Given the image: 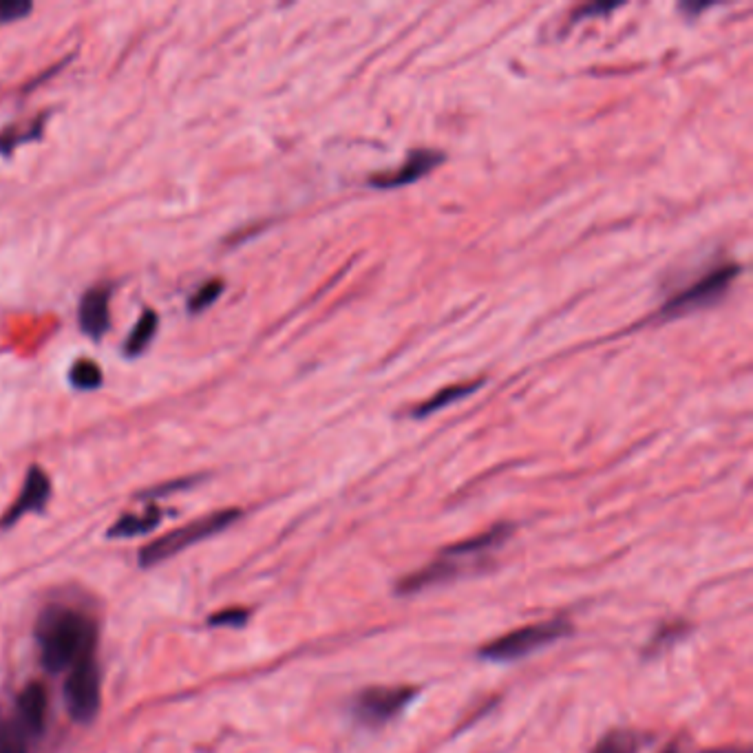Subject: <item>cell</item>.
<instances>
[{
	"instance_id": "7a4b0ae2",
	"label": "cell",
	"mask_w": 753,
	"mask_h": 753,
	"mask_svg": "<svg viewBox=\"0 0 753 753\" xmlns=\"http://www.w3.org/2000/svg\"><path fill=\"white\" fill-rule=\"evenodd\" d=\"M239 515V508H226V511L210 513L206 517L193 519V522L182 528L171 530V533H166L162 539H155V542L146 544L140 550V566L151 568L162 564V561L175 557L177 553H182V550L204 542V539L221 533V530H226L230 524L237 522Z\"/></svg>"
},
{
	"instance_id": "44dd1931",
	"label": "cell",
	"mask_w": 753,
	"mask_h": 753,
	"mask_svg": "<svg viewBox=\"0 0 753 753\" xmlns=\"http://www.w3.org/2000/svg\"><path fill=\"white\" fill-rule=\"evenodd\" d=\"M0 23H5V18H3V3H0Z\"/></svg>"
},
{
	"instance_id": "6da1fadb",
	"label": "cell",
	"mask_w": 753,
	"mask_h": 753,
	"mask_svg": "<svg viewBox=\"0 0 753 753\" xmlns=\"http://www.w3.org/2000/svg\"><path fill=\"white\" fill-rule=\"evenodd\" d=\"M40 661L49 672H65L89 659L95 650L98 628L89 614L73 608H51L36 625Z\"/></svg>"
},
{
	"instance_id": "52a82bcc",
	"label": "cell",
	"mask_w": 753,
	"mask_h": 753,
	"mask_svg": "<svg viewBox=\"0 0 753 753\" xmlns=\"http://www.w3.org/2000/svg\"><path fill=\"white\" fill-rule=\"evenodd\" d=\"M49 497H51L49 475L42 471L40 466H31L25 477L23 491H20V495L16 497V502L9 506V511L0 517V526L9 528L16 522H20V517H25L27 513L42 511V508L47 506Z\"/></svg>"
},
{
	"instance_id": "d6986e66",
	"label": "cell",
	"mask_w": 753,
	"mask_h": 753,
	"mask_svg": "<svg viewBox=\"0 0 753 753\" xmlns=\"http://www.w3.org/2000/svg\"><path fill=\"white\" fill-rule=\"evenodd\" d=\"M34 5L25 3V0H3V18L5 20H16L29 14Z\"/></svg>"
},
{
	"instance_id": "e0dca14e",
	"label": "cell",
	"mask_w": 753,
	"mask_h": 753,
	"mask_svg": "<svg viewBox=\"0 0 753 753\" xmlns=\"http://www.w3.org/2000/svg\"><path fill=\"white\" fill-rule=\"evenodd\" d=\"M221 292H224V281L215 279V281L204 283V285H201V288H199L193 296H190V301H188V312H193V314H195V312H204L206 307H210L212 303H215V301L219 299Z\"/></svg>"
},
{
	"instance_id": "3957f363",
	"label": "cell",
	"mask_w": 753,
	"mask_h": 753,
	"mask_svg": "<svg viewBox=\"0 0 753 753\" xmlns=\"http://www.w3.org/2000/svg\"><path fill=\"white\" fill-rule=\"evenodd\" d=\"M572 632V625L566 619H550L544 623L526 625L515 632H508L500 639L484 645L482 656L489 661H517L522 656H528L537 652L539 648H546L553 641L564 639Z\"/></svg>"
},
{
	"instance_id": "ffe728a7",
	"label": "cell",
	"mask_w": 753,
	"mask_h": 753,
	"mask_svg": "<svg viewBox=\"0 0 753 753\" xmlns=\"http://www.w3.org/2000/svg\"><path fill=\"white\" fill-rule=\"evenodd\" d=\"M661 753H683L681 749H678V745H670L667 749H663Z\"/></svg>"
},
{
	"instance_id": "9c48e42d",
	"label": "cell",
	"mask_w": 753,
	"mask_h": 753,
	"mask_svg": "<svg viewBox=\"0 0 753 753\" xmlns=\"http://www.w3.org/2000/svg\"><path fill=\"white\" fill-rule=\"evenodd\" d=\"M109 301H111V290L106 288V285H98V288L87 290L80 299V307H78L80 330L87 336H91L93 341H100V338L106 334V330L111 327Z\"/></svg>"
},
{
	"instance_id": "5b68a950",
	"label": "cell",
	"mask_w": 753,
	"mask_h": 753,
	"mask_svg": "<svg viewBox=\"0 0 753 753\" xmlns=\"http://www.w3.org/2000/svg\"><path fill=\"white\" fill-rule=\"evenodd\" d=\"M413 698H416V687H369L356 696L352 712L358 723L380 727L400 716Z\"/></svg>"
},
{
	"instance_id": "2e32d148",
	"label": "cell",
	"mask_w": 753,
	"mask_h": 753,
	"mask_svg": "<svg viewBox=\"0 0 753 753\" xmlns=\"http://www.w3.org/2000/svg\"><path fill=\"white\" fill-rule=\"evenodd\" d=\"M0 753H29V736L16 720H0Z\"/></svg>"
},
{
	"instance_id": "4fadbf2b",
	"label": "cell",
	"mask_w": 753,
	"mask_h": 753,
	"mask_svg": "<svg viewBox=\"0 0 753 753\" xmlns=\"http://www.w3.org/2000/svg\"><path fill=\"white\" fill-rule=\"evenodd\" d=\"M480 385H482V383H466V385H455V387L442 389L438 396H433L431 400H427V402H424V405H420L416 411H413V416H416V418H424V416H429V413H433V411H440V409L447 407L449 402L462 400L464 396L473 394V391H475L477 387H480Z\"/></svg>"
},
{
	"instance_id": "ac0fdd59",
	"label": "cell",
	"mask_w": 753,
	"mask_h": 753,
	"mask_svg": "<svg viewBox=\"0 0 753 753\" xmlns=\"http://www.w3.org/2000/svg\"><path fill=\"white\" fill-rule=\"evenodd\" d=\"M250 612L246 608H226L208 619L210 628H243L248 623Z\"/></svg>"
},
{
	"instance_id": "8992f818",
	"label": "cell",
	"mask_w": 753,
	"mask_h": 753,
	"mask_svg": "<svg viewBox=\"0 0 753 753\" xmlns=\"http://www.w3.org/2000/svg\"><path fill=\"white\" fill-rule=\"evenodd\" d=\"M738 274V265H720V268L707 272L703 279H698L692 288L676 294L674 299L663 307V316H678L685 312L703 310V307L716 303L725 294L729 283Z\"/></svg>"
},
{
	"instance_id": "8fae6325",
	"label": "cell",
	"mask_w": 753,
	"mask_h": 753,
	"mask_svg": "<svg viewBox=\"0 0 753 753\" xmlns=\"http://www.w3.org/2000/svg\"><path fill=\"white\" fill-rule=\"evenodd\" d=\"M162 508L159 506H148L144 513H129V515H122L118 522H115L109 530H106V537L111 539H129V537H140V535H146L151 533V530H155L159 526V522H162Z\"/></svg>"
},
{
	"instance_id": "9a60e30c",
	"label": "cell",
	"mask_w": 753,
	"mask_h": 753,
	"mask_svg": "<svg viewBox=\"0 0 753 753\" xmlns=\"http://www.w3.org/2000/svg\"><path fill=\"white\" fill-rule=\"evenodd\" d=\"M641 747V740L632 731H610L599 740V745L590 753H636Z\"/></svg>"
},
{
	"instance_id": "30bf717a",
	"label": "cell",
	"mask_w": 753,
	"mask_h": 753,
	"mask_svg": "<svg viewBox=\"0 0 753 753\" xmlns=\"http://www.w3.org/2000/svg\"><path fill=\"white\" fill-rule=\"evenodd\" d=\"M440 162H442V153L429 151V148H420V151H413L409 155L407 162L402 164L398 171L371 177V186H376V188L407 186L411 182H416V179L427 175L431 168H436Z\"/></svg>"
},
{
	"instance_id": "7c38bea8",
	"label": "cell",
	"mask_w": 753,
	"mask_h": 753,
	"mask_svg": "<svg viewBox=\"0 0 753 753\" xmlns=\"http://www.w3.org/2000/svg\"><path fill=\"white\" fill-rule=\"evenodd\" d=\"M157 325H159L157 314L153 310H146L140 316V321H137V325L133 327L129 341H126V345H124V356H129V358L140 356L144 352V349L148 345H151L153 336L157 332Z\"/></svg>"
},
{
	"instance_id": "ba28073f",
	"label": "cell",
	"mask_w": 753,
	"mask_h": 753,
	"mask_svg": "<svg viewBox=\"0 0 753 753\" xmlns=\"http://www.w3.org/2000/svg\"><path fill=\"white\" fill-rule=\"evenodd\" d=\"M49 714V692L42 683H29L23 687V692L16 698V723L25 734L40 736L47 725Z\"/></svg>"
},
{
	"instance_id": "277c9868",
	"label": "cell",
	"mask_w": 753,
	"mask_h": 753,
	"mask_svg": "<svg viewBox=\"0 0 753 753\" xmlns=\"http://www.w3.org/2000/svg\"><path fill=\"white\" fill-rule=\"evenodd\" d=\"M65 703L69 716L76 723H91L102 703V683L95 656L76 663L69 670L65 683Z\"/></svg>"
},
{
	"instance_id": "5bb4252c",
	"label": "cell",
	"mask_w": 753,
	"mask_h": 753,
	"mask_svg": "<svg viewBox=\"0 0 753 753\" xmlns=\"http://www.w3.org/2000/svg\"><path fill=\"white\" fill-rule=\"evenodd\" d=\"M102 369L98 363H93V360H76V363L71 365L69 369V383L80 389V391H91V389H98L102 385Z\"/></svg>"
}]
</instances>
